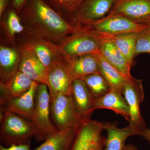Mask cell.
<instances>
[{
	"label": "cell",
	"mask_w": 150,
	"mask_h": 150,
	"mask_svg": "<svg viewBox=\"0 0 150 150\" xmlns=\"http://www.w3.org/2000/svg\"><path fill=\"white\" fill-rule=\"evenodd\" d=\"M25 32L59 44L85 27L69 23L44 0H27L18 14Z\"/></svg>",
	"instance_id": "6da1fadb"
},
{
	"label": "cell",
	"mask_w": 150,
	"mask_h": 150,
	"mask_svg": "<svg viewBox=\"0 0 150 150\" xmlns=\"http://www.w3.org/2000/svg\"><path fill=\"white\" fill-rule=\"evenodd\" d=\"M3 18L5 19L6 29L11 40H14L16 35L25 31V28L22 23L18 13L13 8L10 7Z\"/></svg>",
	"instance_id": "4316f807"
},
{
	"label": "cell",
	"mask_w": 150,
	"mask_h": 150,
	"mask_svg": "<svg viewBox=\"0 0 150 150\" xmlns=\"http://www.w3.org/2000/svg\"><path fill=\"white\" fill-rule=\"evenodd\" d=\"M38 83L34 81L29 90L20 97L10 95L4 82H0L1 108L3 110L16 113L23 118L31 121L34 107L35 91Z\"/></svg>",
	"instance_id": "ba28073f"
},
{
	"label": "cell",
	"mask_w": 150,
	"mask_h": 150,
	"mask_svg": "<svg viewBox=\"0 0 150 150\" xmlns=\"http://www.w3.org/2000/svg\"><path fill=\"white\" fill-rule=\"evenodd\" d=\"M99 53L84 54L69 60V69L74 80L82 79L88 75L99 72Z\"/></svg>",
	"instance_id": "2e32d148"
},
{
	"label": "cell",
	"mask_w": 150,
	"mask_h": 150,
	"mask_svg": "<svg viewBox=\"0 0 150 150\" xmlns=\"http://www.w3.org/2000/svg\"><path fill=\"white\" fill-rule=\"evenodd\" d=\"M0 150H30V144L13 145L8 147L0 145Z\"/></svg>",
	"instance_id": "f1b7e54d"
},
{
	"label": "cell",
	"mask_w": 150,
	"mask_h": 150,
	"mask_svg": "<svg viewBox=\"0 0 150 150\" xmlns=\"http://www.w3.org/2000/svg\"><path fill=\"white\" fill-rule=\"evenodd\" d=\"M21 53L19 49L3 45L0 46L1 81L5 82L18 71Z\"/></svg>",
	"instance_id": "ffe728a7"
},
{
	"label": "cell",
	"mask_w": 150,
	"mask_h": 150,
	"mask_svg": "<svg viewBox=\"0 0 150 150\" xmlns=\"http://www.w3.org/2000/svg\"><path fill=\"white\" fill-rule=\"evenodd\" d=\"M140 135L142 138L147 141L150 145V129L146 127L141 132Z\"/></svg>",
	"instance_id": "1f68e13d"
},
{
	"label": "cell",
	"mask_w": 150,
	"mask_h": 150,
	"mask_svg": "<svg viewBox=\"0 0 150 150\" xmlns=\"http://www.w3.org/2000/svg\"><path fill=\"white\" fill-rule=\"evenodd\" d=\"M74 80L67 60L56 62L47 69L46 84L51 102L58 95H71Z\"/></svg>",
	"instance_id": "30bf717a"
},
{
	"label": "cell",
	"mask_w": 150,
	"mask_h": 150,
	"mask_svg": "<svg viewBox=\"0 0 150 150\" xmlns=\"http://www.w3.org/2000/svg\"><path fill=\"white\" fill-rule=\"evenodd\" d=\"M108 16H120L143 23L150 18V0H117Z\"/></svg>",
	"instance_id": "4fadbf2b"
},
{
	"label": "cell",
	"mask_w": 150,
	"mask_h": 150,
	"mask_svg": "<svg viewBox=\"0 0 150 150\" xmlns=\"http://www.w3.org/2000/svg\"><path fill=\"white\" fill-rule=\"evenodd\" d=\"M82 26L100 35H115L130 32H139L149 25L120 16H107Z\"/></svg>",
	"instance_id": "9c48e42d"
},
{
	"label": "cell",
	"mask_w": 150,
	"mask_h": 150,
	"mask_svg": "<svg viewBox=\"0 0 150 150\" xmlns=\"http://www.w3.org/2000/svg\"><path fill=\"white\" fill-rule=\"evenodd\" d=\"M123 95L129 108V125L137 135L146 127L140 112V104L144 101L145 94L142 79L132 77L123 88Z\"/></svg>",
	"instance_id": "8992f818"
},
{
	"label": "cell",
	"mask_w": 150,
	"mask_h": 150,
	"mask_svg": "<svg viewBox=\"0 0 150 150\" xmlns=\"http://www.w3.org/2000/svg\"><path fill=\"white\" fill-rule=\"evenodd\" d=\"M143 23H146V24L150 26V18L148 19L147 20L143 22Z\"/></svg>",
	"instance_id": "836d02e7"
},
{
	"label": "cell",
	"mask_w": 150,
	"mask_h": 150,
	"mask_svg": "<svg viewBox=\"0 0 150 150\" xmlns=\"http://www.w3.org/2000/svg\"><path fill=\"white\" fill-rule=\"evenodd\" d=\"M104 122L91 119L84 121L76 130L70 150H104L106 138L103 136Z\"/></svg>",
	"instance_id": "5b68a950"
},
{
	"label": "cell",
	"mask_w": 150,
	"mask_h": 150,
	"mask_svg": "<svg viewBox=\"0 0 150 150\" xmlns=\"http://www.w3.org/2000/svg\"><path fill=\"white\" fill-rule=\"evenodd\" d=\"M141 54H150V26L139 32L136 42L135 56Z\"/></svg>",
	"instance_id": "83f0119b"
},
{
	"label": "cell",
	"mask_w": 150,
	"mask_h": 150,
	"mask_svg": "<svg viewBox=\"0 0 150 150\" xmlns=\"http://www.w3.org/2000/svg\"><path fill=\"white\" fill-rule=\"evenodd\" d=\"M27 0H12L11 7L16 11L18 14L26 4Z\"/></svg>",
	"instance_id": "f546056e"
},
{
	"label": "cell",
	"mask_w": 150,
	"mask_h": 150,
	"mask_svg": "<svg viewBox=\"0 0 150 150\" xmlns=\"http://www.w3.org/2000/svg\"><path fill=\"white\" fill-rule=\"evenodd\" d=\"M104 130L107 133L104 150H125L127 138L137 135L129 125L122 129L117 127L118 124L115 121L104 122Z\"/></svg>",
	"instance_id": "ac0fdd59"
},
{
	"label": "cell",
	"mask_w": 150,
	"mask_h": 150,
	"mask_svg": "<svg viewBox=\"0 0 150 150\" xmlns=\"http://www.w3.org/2000/svg\"><path fill=\"white\" fill-rule=\"evenodd\" d=\"M125 150H140L137 148L136 146H134L132 144H129L126 145Z\"/></svg>",
	"instance_id": "d6a6232c"
},
{
	"label": "cell",
	"mask_w": 150,
	"mask_h": 150,
	"mask_svg": "<svg viewBox=\"0 0 150 150\" xmlns=\"http://www.w3.org/2000/svg\"><path fill=\"white\" fill-rule=\"evenodd\" d=\"M71 95L76 110L82 119L83 121L91 119L95 99L83 80H74Z\"/></svg>",
	"instance_id": "9a60e30c"
},
{
	"label": "cell",
	"mask_w": 150,
	"mask_h": 150,
	"mask_svg": "<svg viewBox=\"0 0 150 150\" xmlns=\"http://www.w3.org/2000/svg\"><path fill=\"white\" fill-rule=\"evenodd\" d=\"M33 82L34 81L18 70L4 83L10 95L17 97L27 92Z\"/></svg>",
	"instance_id": "cb8c5ba5"
},
{
	"label": "cell",
	"mask_w": 150,
	"mask_h": 150,
	"mask_svg": "<svg viewBox=\"0 0 150 150\" xmlns=\"http://www.w3.org/2000/svg\"><path fill=\"white\" fill-rule=\"evenodd\" d=\"M50 114L58 130L78 128L85 121L76 110L71 95H57L50 103Z\"/></svg>",
	"instance_id": "52a82bcc"
},
{
	"label": "cell",
	"mask_w": 150,
	"mask_h": 150,
	"mask_svg": "<svg viewBox=\"0 0 150 150\" xmlns=\"http://www.w3.org/2000/svg\"><path fill=\"white\" fill-rule=\"evenodd\" d=\"M100 108L113 110L116 114L122 115L129 121L130 115L127 103L123 94L115 90L110 89L104 96L95 100L94 110Z\"/></svg>",
	"instance_id": "d6986e66"
},
{
	"label": "cell",
	"mask_w": 150,
	"mask_h": 150,
	"mask_svg": "<svg viewBox=\"0 0 150 150\" xmlns=\"http://www.w3.org/2000/svg\"><path fill=\"white\" fill-rule=\"evenodd\" d=\"M12 0H0V18L2 19L6 12L11 7Z\"/></svg>",
	"instance_id": "4dcf8cb0"
},
{
	"label": "cell",
	"mask_w": 150,
	"mask_h": 150,
	"mask_svg": "<svg viewBox=\"0 0 150 150\" xmlns=\"http://www.w3.org/2000/svg\"><path fill=\"white\" fill-rule=\"evenodd\" d=\"M100 40L97 33L85 27L83 30L67 38L58 45L62 54L69 62V59L76 56L99 53Z\"/></svg>",
	"instance_id": "277c9868"
},
{
	"label": "cell",
	"mask_w": 150,
	"mask_h": 150,
	"mask_svg": "<svg viewBox=\"0 0 150 150\" xmlns=\"http://www.w3.org/2000/svg\"><path fill=\"white\" fill-rule=\"evenodd\" d=\"M99 55V72L107 81L110 89L115 90L123 94L124 85L132 77H129L120 72L108 63L100 53Z\"/></svg>",
	"instance_id": "603a6c76"
},
{
	"label": "cell",
	"mask_w": 150,
	"mask_h": 150,
	"mask_svg": "<svg viewBox=\"0 0 150 150\" xmlns=\"http://www.w3.org/2000/svg\"><path fill=\"white\" fill-rule=\"evenodd\" d=\"M46 84L39 83L35 91L34 107L31 121L35 126L34 138L38 142L45 141L58 131L50 119V94Z\"/></svg>",
	"instance_id": "3957f363"
},
{
	"label": "cell",
	"mask_w": 150,
	"mask_h": 150,
	"mask_svg": "<svg viewBox=\"0 0 150 150\" xmlns=\"http://www.w3.org/2000/svg\"><path fill=\"white\" fill-rule=\"evenodd\" d=\"M100 53L116 69L129 77H132L130 71L132 66L126 57L110 40L100 37Z\"/></svg>",
	"instance_id": "e0dca14e"
},
{
	"label": "cell",
	"mask_w": 150,
	"mask_h": 150,
	"mask_svg": "<svg viewBox=\"0 0 150 150\" xmlns=\"http://www.w3.org/2000/svg\"><path fill=\"white\" fill-rule=\"evenodd\" d=\"M138 33L139 32H130L115 35L98 34L100 37L110 40L133 67Z\"/></svg>",
	"instance_id": "7402d4cb"
},
{
	"label": "cell",
	"mask_w": 150,
	"mask_h": 150,
	"mask_svg": "<svg viewBox=\"0 0 150 150\" xmlns=\"http://www.w3.org/2000/svg\"><path fill=\"white\" fill-rule=\"evenodd\" d=\"M67 21L71 22L75 13L85 0H44Z\"/></svg>",
	"instance_id": "d4e9b609"
},
{
	"label": "cell",
	"mask_w": 150,
	"mask_h": 150,
	"mask_svg": "<svg viewBox=\"0 0 150 150\" xmlns=\"http://www.w3.org/2000/svg\"><path fill=\"white\" fill-rule=\"evenodd\" d=\"M3 110L4 117L1 121L0 131L1 143L6 147L30 144L36 132L34 124L16 113Z\"/></svg>",
	"instance_id": "7a4b0ae2"
},
{
	"label": "cell",
	"mask_w": 150,
	"mask_h": 150,
	"mask_svg": "<svg viewBox=\"0 0 150 150\" xmlns=\"http://www.w3.org/2000/svg\"><path fill=\"white\" fill-rule=\"evenodd\" d=\"M18 49L21 56L19 71L34 81L46 84L47 69L34 52L24 44Z\"/></svg>",
	"instance_id": "5bb4252c"
},
{
	"label": "cell",
	"mask_w": 150,
	"mask_h": 150,
	"mask_svg": "<svg viewBox=\"0 0 150 150\" xmlns=\"http://www.w3.org/2000/svg\"><path fill=\"white\" fill-rule=\"evenodd\" d=\"M26 33L27 35L23 44L33 51L46 69L56 62L68 61L60 51L58 44L37 35Z\"/></svg>",
	"instance_id": "7c38bea8"
},
{
	"label": "cell",
	"mask_w": 150,
	"mask_h": 150,
	"mask_svg": "<svg viewBox=\"0 0 150 150\" xmlns=\"http://www.w3.org/2000/svg\"><path fill=\"white\" fill-rule=\"evenodd\" d=\"M117 0H85L72 20V24L83 25L104 18L110 13Z\"/></svg>",
	"instance_id": "8fae6325"
},
{
	"label": "cell",
	"mask_w": 150,
	"mask_h": 150,
	"mask_svg": "<svg viewBox=\"0 0 150 150\" xmlns=\"http://www.w3.org/2000/svg\"><path fill=\"white\" fill-rule=\"evenodd\" d=\"M77 128L58 130L33 150H70Z\"/></svg>",
	"instance_id": "44dd1931"
},
{
	"label": "cell",
	"mask_w": 150,
	"mask_h": 150,
	"mask_svg": "<svg viewBox=\"0 0 150 150\" xmlns=\"http://www.w3.org/2000/svg\"><path fill=\"white\" fill-rule=\"evenodd\" d=\"M82 80L95 100L101 97L110 90L109 85L99 72L88 75Z\"/></svg>",
	"instance_id": "484cf974"
}]
</instances>
